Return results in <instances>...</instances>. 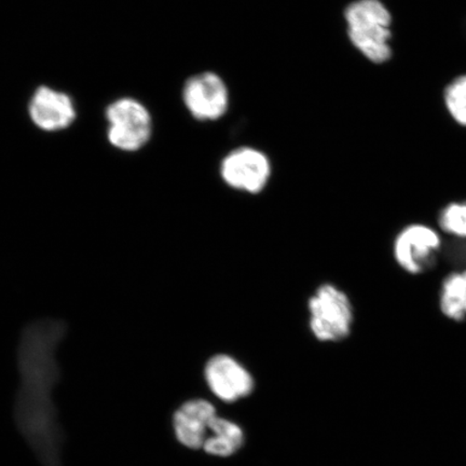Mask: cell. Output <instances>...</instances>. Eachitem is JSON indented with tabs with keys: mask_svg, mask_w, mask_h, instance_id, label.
Segmentation results:
<instances>
[{
	"mask_svg": "<svg viewBox=\"0 0 466 466\" xmlns=\"http://www.w3.org/2000/svg\"><path fill=\"white\" fill-rule=\"evenodd\" d=\"M28 112L39 129L49 132L66 129L76 119L72 98L48 86H40L34 93Z\"/></svg>",
	"mask_w": 466,
	"mask_h": 466,
	"instance_id": "obj_10",
	"label": "cell"
},
{
	"mask_svg": "<svg viewBox=\"0 0 466 466\" xmlns=\"http://www.w3.org/2000/svg\"><path fill=\"white\" fill-rule=\"evenodd\" d=\"M441 309L448 319L466 317V271L451 273L442 283Z\"/></svg>",
	"mask_w": 466,
	"mask_h": 466,
	"instance_id": "obj_12",
	"label": "cell"
},
{
	"mask_svg": "<svg viewBox=\"0 0 466 466\" xmlns=\"http://www.w3.org/2000/svg\"><path fill=\"white\" fill-rule=\"evenodd\" d=\"M107 137L114 147L124 151L141 149L151 136V116L143 104L120 98L106 110Z\"/></svg>",
	"mask_w": 466,
	"mask_h": 466,
	"instance_id": "obj_4",
	"label": "cell"
},
{
	"mask_svg": "<svg viewBox=\"0 0 466 466\" xmlns=\"http://www.w3.org/2000/svg\"><path fill=\"white\" fill-rule=\"evenodd\" d=\"M350 40L360 54L374 63L391 57V15L380 0H357L345 13Z\"/></svg>",
	"mask_w": 466,
	"mask_h": 466,
	"instance_id": "obj_2",
	"label": "cell"
},
{
	"mask_svg": "<svg viewBox=\"0 0 466 466\" xmlns=\"http://www.w3.org/2000/svg\"><path fill=\"white\" fill-rule=\"evenodd\" d=\"M441 248V238L428 226L410 225L400 232L394 242L398 264L411 275H419L434 265Z\"/></svg>",
	"mask_w": 466,
	"mask_h": 466,
	"instance_id": "obj_7",
	"label": "cell"
},
{
	"mask_svg": "<svg viewBox=\"0 0 466 466\" xmlns=\"http://www.w3.org/2000/svg\"><path fill=\"white\" fill-rule=\"evenodd\" d=\"M440 225L445 232L466 238V202L451 203L442 209Z\"/></svg>",
	"mask_w": 466,
	"mask_h": 466,
	"instance_id": "obj_14",
	"label": "cell"
},
{
	"mask_svg": "<svg viewBox=\"0 0 466 466\" xmlns=\"http://www.w3.org/2000/svg\"><path fill=\"white\" fill-rule=\"evenodd\" d=\"M218 417L217 408L207 400L186 401L174 413L173 427L177 441L189 450H202L209 428Z\"/></svg>",
	"mask_w": 466,
	"mask_h": 466,
	"instance_id": "obj_9",
	"label": "cell"
},
{
	"mask_svg": "<svg viewBox=\"0 0 466 466\" xmlns=\"http://www.w3.org/2000/svg\"><path fill=\"white\" fill-rule=\"evenodd\" d=\"M309 326L320 342H340L351 334L354 310L345 291L320 285L308 301Z\"/></svg>",
	"mask_w": 466,
	"mask_h": 466,
	"instance_id": "obj_3",
	"label": "cell"
},
{
	"mask_svg": "<svg viewBox=\"0 0 466 466\" xmlns=\"http://www.w3.org/2000/svg\"><path fill=\"white\" fill-rule=\"evenodd\" d=\"M183 100L189 113L198 120L219 119L228 108V90L214 73L194 76L185 84Z\"/></svg>",
	"mask_w": 466,
	"mask_h": 466,
	"instance_id": "obj_8",
	"label": "cell"
},
{
	"mask_svg": "<svg viewBox=\"0 0 466 466\" xmlns=\"http://www.w3.org/2000/svg\"><path fill=\"white\" fill-rule=\"evenodd\" d=\"M66 331L61 320H36L23 330L17 350L21 383L15 422L44 466H62L63 432L54 390L60 379L56 351Z\"/></svg>",
	"mask_w": 466,
	"mask_h": 466,
	"instance_id": "obj_1",
	"label": "cell"
},
{
	"mask_svg": "<svg viewBox=\"0 0 466 466\" xmlns=\"http://www.w3.org/2000/svg\"><path fill=\"white\" fill-rule=\"evenodd\" d=\"M243 444L242 429L237 423L218 416L211 423L202 450L214 457L228 458L240 451Z\"/></svg>",
	"mask_w": 466,
	"mask_h": 466,
	"instance_id": "obj_11",
	"label": "cell"
},
{
	"mask_svg": "<svg viewBox=\"0 0 466 466\" xmlns=\"http://www.w3.org/2000/svg\"><path fill=\"white\" fill-rule=\"evenodd\" d=\"M445 103L452 118L466 127V76L454 80L447 87Z\"/></svg>",
	"mask_w": 466,
	"mask_h": 466,
	"instance_id": "obj_13",
	"label": "cell"
},
{
	"mask_svg": "<svg viewBox=\"0 0 466 466\" xmlns=\"http://www.w3.org/2000/svg\"><path fill=\"white\" fill-rule=\"evenodd\" d=\"M204 378L209 390L225 403H235L252 394L255 381L252 374L228 354H217L204 367Z\"/></svg>",
	"mask_w": 466,
	"mask_h": 466,
	"instance_id": "obj_6",
	"label": "cell"
},
{
	"mask_svg": "<svg viewBox=\"0 0 466 466\" xmlns=\"http://www.w3.org/2000/svg\"><path fill=\"white\" fill-rule=\"evenodd\" d=\"M220 175L232 189L259 194L271 175L269 159L261 151L249 147L233 150L220 165Z\"/></svg>",
	"mask_w": 466,
	"mask_h": 466,
	"instance_id": "obj_5",
	"label": "cell"
}]
</instances>
